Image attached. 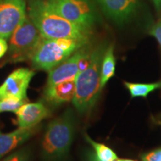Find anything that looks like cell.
Masks as SVG:
<instances>
[{
    "label": "cell",
    "mask_w": 161,
    "mask_h": 161,
    "mask_svg": "<svg viewBox=\"0 0 161 161\" xmlns=\"http://www.w3.org/2000/svg\"><path fill=\"white\" fill-rule=\"evenodd\" d=\"M8 49V44L5 38L0 37V59L5 55Z\"/></svg>",
    "instance_id": "obj_22"
},
{
    "label": "cell",
    "mask_w": 161,
    "mask_h": 161,
    "mask_svg": "<svg viewBox=\"0 0 161 161\" xmlns=\"http://www.w3.org/2000/svg\"><path fill=\"white\" fill-rule=\"evenodd\" d=\"M31 160V151L28 147L22 148L11 153L1 161H30Z\"/></svg>",
    "instance_id": "obj_18"
},
{
    "label": "cell",
    "mask_w": 161,
    "mask_h": 161,
    "mask_svg": "<svg viewBox=\"0 0 161 161\" xmlns=\"http://www.w3.org/2000/svg\"><path fill=\"white\" fill-rule=\"evenodd\" d=\"M124 85L128 89L131 98H146L147 96L154 90L160 89L161 80L154 83H131L124 81Z\"/></svg>",
    "instance_id": "obj_15"
},
{
    "label": "cell",
    "mask_w": 161,
    "mask_h": 161,
    "mask_svg": "<svg viewBox=\"0 0 161 161\" xmlns=\"http://www.w3.org/2000/svg\"><path fill=\"white\" fill-rule=\"evenodd\" d=\"M42 37L37 28L26 16L9 37L8 61L17 63L31 59Z\"/></svg>",
    "instance_id": "obj_5"
},
{
    "label": "cell",
    "mask_w": 161,
    "mask_h": 161,
    "mask_svg": "<svg viewBox=\"0 0 161 161\" xmlns=\"http://www.w3.org/2000/svg\"><path fill=\"white\" fill-rule=\"evenodd\" d=\"M75 128V116L71 108H68L50 122L41 143L43 159L46 161H56L65 158L71 148Z\"/></svg>",
    "instance_id": "obj_3"
},
{
    "label": "cell",
    "mask_w": 161,
    "mask_h": 161,
    "mask_svg": "<svg viewBox=\"0 0 161 161\" xmlns=\"http://www.w3.org/2000/svg\"><path fill=\"white\" fill-rule=\"evenodd\" d=\"M58 14L76 25L92 29L97 21L96 13L90 0H46Z\"/></svg>",
    "instance_id": "obj_6"
},
{
    "label": "cell",
    "mask_w": 161,
    "mask_h": 161,
    "mask_svg": "<svg viewBox=\"0 0 161 161\" xmlns=\"http://www.w3.org/2000/svg\"><path fill=\"white\" fill-rule=\"evenodd\" d=\"M116 161H137L134 160H130V159H122V158H117Z\"/></svg>",
    "instance_id": "obj_24"
},
{
    "label": "cell",
    "mask_w": 161,
    "mask_h": 161,
    "mask_svg": "<svg viewBox=\"0 0 161 161\" xmlns=\"http://www.w3.org/2000/svg\"><path fill=\"white\" fill-rule=\"evenodd\" d=\"M149 34L156 38L161 46V23H158L153 25L152 29H150Z\"/></svg>",
    "instance_id": "obj_20"
},
{
    "label": "cell",
    "mask_w": 161,
    "mask_h": 161,
    "mask_svg": "<svg viewBox=\"0 0 161 161\" xmlns=\"http://www.w3.org/2000/svg\"><path fill=\"white\" fill-rule=\"evenodd\" d=\"M14 113L17 125L22 128L37 127L42 120L49 117L51 114L49 108L42 102L25 103Z\"/></svg>",
    "instance_id": "obj_11"
},
{
    "label": "cell",
    "mask_w": 161,
    "mask_h": 161,
    "mask_svg": "<svg viewBox=\"0 0 161 161\" xmlns=\"http://www.w3.org/2000/svg\"><path fill=\"white\" fill-rule=\"evenodd\" d=\"M26 16L25 0H0V37L9 39Z\"/></svg>",
    "instance_id": "obj_7"
},
{
    "label": "cell",
    "mask_w": 161,
    "mask_h": 161,
    "mask_svg": "<svg viewBox=\"0 0 161 161\" xmlns=\"http://www.w3.org/2000/svg\"><path fill=\"white\" fill-rule=\"evenodd\" d=\"M160 23H161V21H160Z\"/></svg>",
    "instance_id": "obj_26"
},
{
    "label": "cell",
    "mask_w": 161,
    "mask_h": 161,
    "mask_svg": "<svg viewBox=\"0 0 161 161\" xmlns=\"http://www.w3.org/2000/svg\"><path fill=\"white\" fill-rule=\"evenodd\" d=\"M89 48L88 44L82 46L59 65L49 71L46 86L53 85L66 80H75L79 74L80 60Z\"/></svg>",
    "instance_id": "obj_9"
},
{
    "label": "cell",
    "mask_w": 161,
    "mask_h": 161,
    "mask_svg": "<svg viewBox=\"0 0 161 161\" xmlns=\"http://www.w3.org/2000/svg\"><path fill=\"white\" fill-rule=\"evenodd\" d=\"M116 69V58L114 56V47L111 44L107 47L104 52L102 63V69H101V87L102 89L109 81L115 74Z\"/></svg>",
    "instance_id": "obj_14"
},
{
    "label": "cell",
    "mask_w": 161,
    "mask_h": 161,
    "mask_svg": "<svg viewBox=\"0 0 161 161\" xmlns=\"http://www.w3.org/2000/svg\"><path fill=\"white\" fill-rule=\"evenodd\" d=\"M28 16L44 38H68L89 42L92 29L66 19L50 7L46 0H31Z\"/></svg>",
    "instance_id": "obj_1"
},
{
    "label": "cell",
    "mask_w": 161,
    "mask_h": 161,
    "mask_svg": "<svg viewBox=\"0 0 161 161\" xmlns=\"http://www.w3.org/2000/svg\"><path fill=\"white\" fill-rule=\"evenodd\" d=\"M83 161H101L97 158L93 149H86L84 152Z\"/></svg>",
    "instance_id": "obj_21"
},
{
    "label": "cell",
    "mask_w": 161,
    "mask_h": 161,
    "mask_svg": "<svg viewBox=\"0 0 161 161\" xmlns=\"http://www.w3.org/2000/svg\"><path fill=\"white\" fill-rule=\"evenodd\" d=\"M36 132V127L31 128H19L7 134L0 132V160L11 151L25 143Z\"/></svg>",
    "instance_id": "obj_13"
},
{
    "label": "cell",
    "mask_w": 161,
    "mask_h": 161,
    "mask_svg": "<svg viewBox=\"0 0 161 161\" xmlns=\"http://www.w3.org/2000/svg\"><path fill=\"white\" fill-rule=\"evenodd\" d=\"M84 138L86 142L92 146L96 156L101 161H116L117 160V155L110 147L103 143L96 142L86 134H84Z\"/></svg>",
    "instance_id": "obj_16"
},
{
    "label": "cell",
    "mask_w": 161,
    "mask_h": 161,
    "mask_svg": "<svg viewBox=\"0 0 161 161\" xmlns=\"http://www.w3.org/2000/svg\"><path fill=\"white\" fill-rule=\"evenodd\" d=\"M153 3L158 10H160L161 8V0H152Z\"/></svg>",
    "instance_id": "obj_23"
},
{
    "label": "cell",
    "mask_w": 161,
    "mask_h": 161,
    "mask_svg": "<svg viewBox=\"0 0 161 161\" xmlns=\"http://www.w3.org/2000/svg\"><path fill=\"white\" fill-rule=\"evenodd\" d=\"M88 43L87 41L75 39L42 37L30 60L35 69L49 72Z\"/></svg>",
    "instance_id": "obj_4"
},
{
    "label": "cell",
    "mask_w": 161,
    "mask_h": 161,
    "mask_svg": "<svg viewBox=\"0 0 161 161\" xmlns=\"http://www.w3.org/2000/svg\"><path fill=\"white\" fill-rule=\"evenodd\" d=\"M25 103V99H21L15 97L0 99V113L15 112Z\"/></svg>",
    "instance_id": "obj_17"
},
{
    "label": "cell",
    "mask_w": 161,
    "mask_h": 161,
    "mask_svg": "<svg viewBox=\"0 0 161 161\" xmlns=\"http://www.w3.org/2000/svg\"><path fill=\"white\" fill-rule=\"evenodd\" d=\"M107 17L118 24L129 21L138 8V0H96Z\"/></svg>",
    "instance_id": "obj_10"
},
{
    "label": "cell",
    "mask_w": 161,
    "mask_h": 161,
    "mask_svg": "<svg viewBox=\"0 0 161 161\" xmlns=\"http://www.w3.org/2000/svg\"><path fill=\"white\" fill-rule=\"evenodd\" d=\"M75 93V80H66L53 85L46 86L43 97L48 104L57 108L73 100Z\"/></svg>",
    "instance_id": "obj_12"
},
{
    "label": "cell",
    "mask_w": 161,
    "mask_h": 161,
    "mask_svg": "<svg viewBox=\"0 0 161 161\" xmlns=\"http://www.w3.org/2000/svg\"><path fill=\"white\" fill-rule=\"evenodd\" d=\"M107 47L101 44L92 50L90 63L75 79V93L72 104L80 114H89L102 92L101 69Z\"/></svg>",
    "instance_id": "obj_2"
},
{
    "label": "cell",
    "mask_w": 161,
    "mask_h": 161,
    "mask_svg": "<svg viewBox=\"0 0 161 161\" xmlns=\"http://www.w3.org/2000/svg\"><path fill=\"white\" fill-rule=\"evenodd\" d=\"M35 72L27 68L15 69L0 86V99L15 97L27 99V90Z\"/></svg>",
    "instance_id": "obj_8"
},
{
    "label": "cell",
    "mask_w": 161,
    "mask_h": 161,
    "mask_svg": "<svg viewBox=\"0 0 161 161\" xmlns=\"http://www.w3.org/2000/svg\"><path fill=\"white\" fill-rule=\"evenodd\" d=\"M142 161H161V148L145 153L141 156Z\"/></svg>",
    "instance_id": "obj_19"
},
{
    "label": "cell",
    "mask_w": 161,
    "mask_h": 161,
    "mask_svg": "<svg viewBox=\"0 0 161 161\" xmlns=\"http://www.w3.org/2000/svg\"><path fill=\"white\" fill-rule=\"evenodd\" d=\"M158 118H159V120L158 121H160L161 120V114H160V115L158 116Z\"/></svg>",
    "instance_id": "obj_25"
}]
</instances>
